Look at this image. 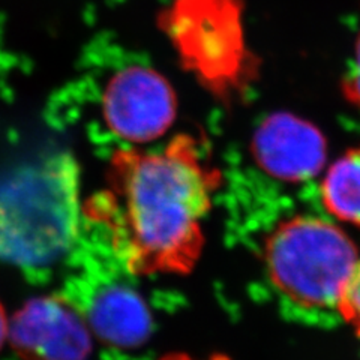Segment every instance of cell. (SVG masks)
<instances>
[{
	"label": "cell",
	"instance_id": "obj_1",
	"mask_svg": "<svg viewBox=\"0 0 360 360\" xmlns=\"http://www.w3.org/2000/svg\"><path fill=\"white\" fill-rule=\"evenodd\" d=\"M219 185L193 135L158 149L123 146L111 153L103 185L83 200V219L107 231L129 274L186 275L205 248L202 222Z\"/></svg>",
	"mask_w": 360,
	"mask_h": 360
},
{
	"label": "cell",
	"instance_id": "obj_2",
	"mask_svg": "<svg viewBox=\"0 0 360 360\" xmlns=\"http://www.w3.org/2000/svg\"><path fill=\"white\" fill-rule=\"evenodd\" d=\"M83 219L80 168L56 153L26 167L0 188V260L22 269L58 263Z\"/></svg>",
	"mask_w": 360,
	"mask_h": 360
},
{
	"label": "cell",
	"instance_id": "obj_3",
	"mask_svg": "<svg viewBox=\"0 0 360 360\" xmlns=\"http://www.w3.org/2000/svg\"><path fill=\"white\" fill-rule=\"evenodd\" d=\"M359 258L356 243L341 227L309 215L279 222L264 245L272 284L308 309H336Z\"/></svg>",
	"mask_w": 360,
	"mask_h": 360
},
{
	"label": "cell",
	"instance_id": "obj_4",
	"mask_svg": "<svg viewBox=\"0 0 360 360\" xmlns=\"http://www.w3.org/2000/svg\"><path fill=\"white\" fill-rule=\"evenodd\" d=\"M101 111L110 132L123 143L148 144L173 127L177 96L161 72L131 65L110 77L101 98Z\"/></svg>",
	"mask_w": 360,
	"mask_h": 360
},
{
	"label": "cell",
	"instance_id": "obj_5",
	"mask_svg": "<svg viewBox=\"0 0 360 360\" xmlns=\"http://www.w3.org/2000/svg\"><path fill=\"white\" fill-rule=\"evenodd\" d=\"M83 315L71 300L38 297L9 323L8 340L25 360H86L92 348Z\"/></svg>",
	"mask_w": 360,
	"mask_h": 360
},
{
	"label": "cell",
	"instance_id": "obj_6",
	"mask_svg": "<svg viewBox=\"0 0 360 360\" xmlns=\"http://www.w3.org/2000/svg\"><path fill=\"white\" fill-rule=\"evenodd\" d=\"M227 6L224 0H176L161 20L180 60L209 84L227 77Z\"/></svg>",
	"mask_w": 360,
	"mask_h": 360
},
{
	"label": "cell",
	"instance_id": "obj_7",
	"mask_svg": "<svg viewBox=\"0 0 360 360\" xmlns=\"http://www.w3.org/2000/svg\"><path fill=\"white\" fill-rule=\"evenodd\" d=\"M251 150L264 173L281 182L300 184L323 170L328 143L309 120L291 112H275L255 129Z\"/></svg>",
	"mask_w": 360,
	"mask_h": 360
},
{
	"label": "cell",
	"instance_id": "obj_8",
	"mask_svg": "<svg viewBox=\"0 0 360 360\" xmlns=\"http://www.w3.org/2000/svg\"><path fill=\"white\" fill-rule=\"evenodd\" d=\"M80 311L90 333L101 342L120 350H134L149 340L152 315L144 299L123 284H103L89 291Z\"/></svg>",
	"mask_w": 360,
	"mask_h": 360
},
{
	"label": "cell",
	"instance_id": "obj_9",
	"mask_svg": "<svg viewBox=\"0 0 360 360\" xmlns=\"http://www.w3.org/2000/svg\"><path fill=\"white\" fill-rule=\"evenodd\" d=\"M320 195L329 215L360 229V146L347 150L328 167Z\"/></svg>",
	"mask_w": 360,
	"mask_h": 360
},
{
	"label": "cell",
	"instance_id": "obj_10",
	"mask_svg": "<svg viewBox=\"0 0 360 360\" xmlns=\"http://www.w3.org/2000/svg\"><path fill=\"white\" fill-rule=\"evenodd\" d=\"M341 319L360 336V258L354 274L344 290V295L336 307Z\"/></svg>",
	"mask_w": 360,
	"mask_h": 360
},
{
	"label": "cell",
	"instance_id": "obj_11",
	"mask_svg": "<svg viewBox=\"0 0 360 360\" xmlns=\"http://www.w3.org/2000/svg\"><path fill=\"white\" fill-rule=\"evenodd\" d=\"M342 95L354 108L360 111V29L354 44V56L342 80Z\"/></svg>",
	"mask_w": 360,
	"mask_h": 360
},
{
	"label": "cell",
	"instance_id": "obj_12",
	"mask_svg": "<svg viewBox=\"0 0 360 360\" xmlns=\"http://www.w3.org/2000/svg\"><path fill=\"white\" fill-rule=\"evenodd\" d=\"M8 330H9V321L6 319L2 303H0V348L4 347L5 341L8 340Z\"/></svg>",
	"mask_w": 360,
	"mask_h": 360
},
{
	"label": "cell",
	"instance_id": "obj_13",
	"mask_svg": "<svg viewBox=\"0 0 360 360\" xmlns=\"http://www.w3.org/2000/svg\"><path fill=\"white\" fill-rule=\"evenodd\" d=\"M161 360H200V359L193 357V356H189V354H185V353H172V354H167ZM207 360H230V359L222 357V356H212Z\"/></svg>",
	"mask_w": 360,
	"mask_h": 360
}]
</instances>
